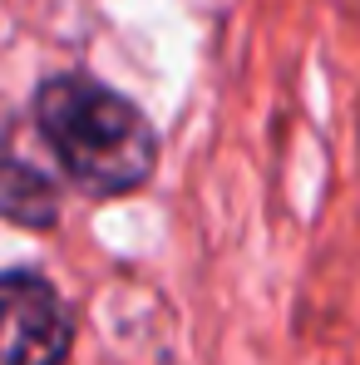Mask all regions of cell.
I'll return each mask as SVG.
<instances>
[{
    "instance_id": "obj_1",
    "label": "cell",
    "mask_w": 360,
    "mask_h": 365,
    "mask_svg": "<svg viewBox=\"0 0 360 365\" xmlns=\"http://www.w3.org/2000/svg\"><path fill=\"white\" fill-rule=\"evenodd\" d=\"M35 123L45 143L55 148L60 168L74 187L89 197H119L148 182L158 138L148 119L114 89L84 79V74H60L40 89L35 99Z\"/></svg>"
},
{
    "instance_id": "obj_2",
    "label": "cell",
    "mask_w": 360,
    "mask_h": 365,
    "mask_svg": "<svg viewBox=\"0 0 360 365\" xmlns=\"http://www.w3.org/2000/svg\"><path fill=\"white\" fill-rule=\"evenodd\" d=\"M74 321L35 272H0V365H64Z\"/></svg>"
},
{
    "instance_id": "obj_3",
    "label": "cell",
    "mask_w": 360,
    "mask_h": 365,
    "mask_svg": "<svg viewBox=\"0 0 360 365\" xmlns=\"http://www.w3.org/2000/svg\"><path fill=\"white\" fill-rule=\"evenodd\" d=\"M0 212L25 227H50L60 217V192L40 168H30L15 148L10 123L0 119Z\"/></svg>"
}]
</instances>
